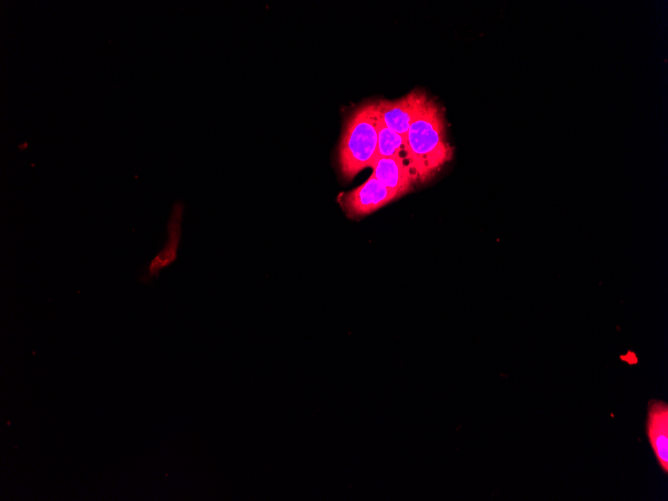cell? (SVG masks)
<instances>
[{
    "instance_id": "cell-1",
    "label": "cell",
    "mask_w": 668,
    "mask_h": 501,
    "mask_svg": "<svg viewBox=\"0 0 668 501\" xmlns=\"http://www.w3.org/2000/svg\"><path fill=\"white\" fill-rule=\"evenodd\" d=\"M406 142L414 182L429 181L451 160L453 150L446 140L444 113L432 99L411 124Z\"/></svg>"
},
{
    "instance_id": "cell-4",
    "label": "cell",
    "mask_w": 668,
    "mask_h": 501,
    "mask_svg": "<svg viewBox=\"0 0 668 501\" xmlns=\"http://www.w3.org/2000/svg\"><path fill=\"white\" fill-rule=\"evenodd\" d=\"M429 97L422 90H412L396 100H378L380 118L383 123L406 138L411 124L425 109Z\"/></svg>"
},
{
    "instance_id": "cell-2",
    "label": "cell",
    "mask_w": 668,
    "mask_h": 501,
    "mask_svg": "<svg viewBox=\"0 0 668 501\" xmlns=\"http://www.w3.org/2000/svg\"><path fill=\"white\" fill-rule=\"evenodd\" d=\"M379 117L378 101L373 100L349 114L338 148L339 169L345 179L352 180L376 161Z\"/></svg>"
},
{
    "instance_id": "cell-3",
    "label": "cell",
    "mask_w": 668,
    "mask_h": 501,
    "mask_svg": "<svg viewBox=\"0 0 668 501\" xmlns=\"http://www.w3.org/2000/svg\"><path fill=\"white\" fill-rule=\"evenodd\" d=\"M398 197L400 195L396 191L370 175L355 189L340 193L338 202L349 218L356 219L378 210Z\"/></svg>"
},
{
    "instance_id": "cell-5",
    "label": "cell",
    "mask_w": 668,
    "mask_h": 501,
    "mask_svg": "<svg viewBox=\"0 0 668 501\" xmlns=\"http://www.w3.org/2000/svg\"><path fill=\"white\" fill-rule=\"evenodd\" d=\"M646 431L655 457L665 473L668 470V406L662 401H651L648 408Z\"/></svg>"
},
{
    "instance_id": "cell-8",
    "label": "cell",
    "mask_w": 668,
    "mask_h": 501,
    "mask_svg": "<svg viewBox=\"0 0 668 501\" xmlns=\"http://www.w3.org/2000/svg\"><path fill=\"white\" fill-rule=\"evenodd\" d=\"M181 210L176 209L173 212L172 218L169 224V242L166 247L151 261L147 267V273L141 276V280L147 282L152 279V277L157 276L160 269L171 263L175 258V250L179 237V222H180Z\"/></svg>"
},
{
    "instance_id": "cell-6",
    "label": "cell",
    "mask_w": 668,
    "mask_h": 501,
    "mask_svg": "<svg viewBox=\"0 0 668 501\" xmlns=\"http://www.w3.org/2000/svg\"><path fill=\"white\" fill-rule=\"evenodd\" d=\"M372 176L400 196L407 193L414 182L406 161L395 158H378L372 165Z\"/></svg>"
},
{
    "instance_id": "cell-7",
    "label": "cell",
    "mask_w": 668,
    "mask_h": 501,
    "mask_svg": "<svg viewBox=\"0 0 668 501\" xmlns=\"http://www.w3.org/2000/svg\"><path fill=\"white\" fill-rule=\"evenodd\" d=\"M377 134V159L395 158L404 160L407 163L406 138L388 128L380 117L377 125Z\"/></svg>"
}]
</instances>
